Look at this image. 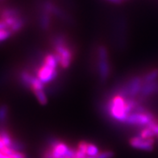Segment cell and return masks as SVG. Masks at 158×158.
<instances>
[{
  "mask_svg": "<svg viewBox=\"0 0 158 158\" xmlns=\"http://www.w3.org/2000/svg\"><path fill=\"white\" fill-rule=\"evenodd\" d=\"M58 60L53 53L46 55L43 64L37 70L36 77L44 84H47L53 81L57 76V65Z\"/></svg>",
  "mask_w": 158,
  "mask_h": 158,
  "instance_id": "6da1fadb",
  "label": "cell"
},
{
  "mask_svg": "<svg viewBox=\"0 0 158 158\" xmlns=\"http://www.w3.org/2000/svg\"><path fill=\"white\" fill-rule=\"evenodd\" d=\"M108 110L110 115L118 122L125 123L130 112L127 110L126 98L117 94L114 96L109 102Z\"/></svg>",
  "mask_w": 158,
  "mask_h": 158,
  "instance_id": "7a4b0ae2",
  "label": "cell"
},
{
  "mask_svg": "<svg viewBox=\"0 0 158 158\" xmlns=\"http://www.w3.org/2000/svg\"><path fill=\"white\" fill-rule=\"evenodd\" d=\"M143 85V77L135 76V77L130 79L127 83L125 84L124 86L122 88V89L119 91L118 94L122 95L126 98H135V96H137V94H140Z\"/></svg>",
  "mask_w": 158,
  "mask_h": 158,
  "instance_id": "3957f363",
  "label": "cell"
},
{
  "mask_svg": "<svg viewBox=\"0 0 158 158\" xmlns=\"http://www.w3.org/2000/svg\"><path fill=\"white\" fill-rule=\"evenodd\" d=\"M110 71L107 50L105 46L101 45L98 48V72L100 80L106 81L110 75Z\"/></svg>",
  "mask_w": 158,
  "mask_h": 158,
  "instance_id": "277c9868",
  "label": "cell"
},
{
  "mask_svg": "<svg viewBox=\"0 0 158 158\" xmlns=\"http://www.w3.org/2000/svg\"><path fill=\"white\" fill-rule=\"evenodd\" d=\"M155 120L156 118L153 114L148 110H145L143 112H131L127 117L125 123L145 127Z\"/></svg>",
  "mask_w": 158,
  "mask_h": 158,
  "instance_id": "5b68a950",
  "label": "cell"
},
{
  "mask_svg": "<svg viewBox=\"0 0 158 158\" xmlns=\"http://www.w3.org/2000/svg\"><path fill=\"white\" fill-rule=\"evenodd\" d=\"M154 143H155V140L153 138L143 139L139 136L132 137L129 140V143L132 148L147 151V152H151L153 150Z\"/></svg>",
  "mask_w": 158,
  "mask_h": 158,
  "instance_id": "8992f818",
  "label": "cell"
},
{
  "mask_svg": "<svg viewBox=\"0 0 158 158\" xmlns=\"http://www.w3.org/2000/svg\"><path fill=\"white\" fill-rule=\"evenodd\" d=\"M49 149L51 150L52 157L53 158H62L65 156L69 148L65 143L60 142L57 139H52L49 142Z\"/></svg>",
  "mask_w": 158,
  "mask_h": 158,
  "instance_id": "52a82bcc",
  "label": "cell"
},
{
  "mask_svg": "<svg viewBox=\"0 0 158 158\" xmlns=\"http://www.w3.org/2000/svg\"><path fill=\"white\" fill-rule=\"evenodd\" d=\"M156 93H158V81L143 84L139 94L143 97H148L151 94H156Z\"/></svg>",
  "mask_w": 158,
  "mask_h": 158,
  "instance_id": "ba28073f",
  "label": "cell"
},
{
  "mask_svg": "<svg viewBox=\"0 0 158 158\" xmlns=\"http://www.w3.org/2000/svg\"><path fill=\"white\" fill-rule=\"evenodd\" d=\"M13 141L14 140L12 139V138L10 137L8 132L5 131L4 129H2L1 135H0V149L5 148V147L10 148L12 145Z\"/></svg>",
  "mask_w": 158,
  "mask_h": 158,
  "instance_id": "9c48e42d",
  "label": "cell"
},
{
  "mask_svg": "<svg viewBox=\"0 0 158 158\" xmlns=\"http://www.w3.org/2000/svg\"><path fill=\"white\" fill-rule=\"evenodd\" d=\"M33 77V75L27 72V71H23L20 73V81L27 88H30V89L31 88V83H32Z\"/></svg>",
  "mask_w": 158,
  "mask_h": 158,
  "instance_id": "30bf717a",
  "label": "cell"
},
{
  "mask_svg": "<svg viewBox=\"0 0 158 158\" xmlns=\"http://www.w3.org/2000/svg\"><path fill=\"white\" fill-rule=\"evenodd\" d=\"M50 22H51L50 14L42 10L41 14H40V27H41L42 29H48L50 26Z\"/></svg>",
  "mask_w": 158,
  "mask_h": 158,
  "instance_id": "8fae6325",
  "label": "cell"
},
{
  "mask_svg": "<svg viewBox=\"0 0 158 158\" xmlns=\"http://www.w3.org/2000/svg\"><path fill=\"white\" fill-rule=\"evenodd\" d=\"M158 79V69H154L149 71L148 73H146L144 76H143V84L150 83L153 81H157Z\"/></svg>",
  "mask_w": 158,
  "mask_h": 158,
  "instance_id": "7c38bea8",
  "label": "cell"
},
{
  "mask_svg": "<svg viewBox=\"0 0 158 158\" xmlns=\"http://www.w3.org/2000/svg\"><path fill=\"white\" fill-rule=\"evenodd\" d=\"M19 11L15 8H6L3 9L1 13V19L2 18H7V17L19 16Z\"/></svg>",
  "mask_w": 158,
  "mask_h": 158,
  "instance_id": "4fadbf2b",
  "label": "cell"
},
{
  "mask_svg": "<svg viewBox=\"0 0 158 158\" xmlns=\"http://www.w3.org/2000/svg\"><path fill=\"white\" fill-rule=\"evenodd\" d=\"M155 135H156L155 132L148 127H143L139 134V137L143 138V139H150V138H153Z\"/></svg>",
  "mask_w": 158,
  "mask_h": 158,
  "instance_id": "5bb4252c",
  "label": "cell"
},
{
  "mask_svg": "<svg viewBox=\"0 0 158 158\" xmlns=\"http://www.w3.org/2000/svg\"><path fill=\"white\" fill-rule=\"evenodd\" d=\"M34 94H35V98H37L38 102L41 105H45L48 102V98L47 95L44 93V90H35L33 91Z\"/></svg>",
  "mask_w": 158,
  "mask_h": 158,
  "instance_id": "9a60e30c",
  "label": "cell"
},
{
  "mask_svg": "<svg viewBox=\"0 0 158 158\" xmlns=\"http://www.w3.org/2000/svg\"><path fill=\"white\" fill-rule=\"evenodd\" d=\"M24 24H25V20L22 18V17H20V18H19V19H18V20H17L16 22L12 25V26H11V27H10L9 30L12 32V34L16 33V32L19 31V30H21L22 28H23Z\"/></svg>",
  "mask_w": 158,
  "mask_h": 158,
  "instance_id": "2e32d148",
  "label": "cell"
},
{
  "mask_svg": "<svg viewBox=\"0 0 158 158\" xmlns=\"http://www.w3.org/2000/svg\"><path fill=\"white\" fill-rule=\"evenodd\" d=\"M99 153V149L95 144L91 143H88L87 151H86V154L87 156H95Z\"/></svg>",
  "mask_w": 158,
  "mask_h": 158,
  "instance_id": "e0dca14e",
  "label": "cell"
},
{
  "mask_svg": "<svg viewBox=\"0 0 158 158\" xmlns=\"http://www.w3.org/2000/svg\"><path fill=\"white\" fill-rule=\"evenodd\" d=\"M114 153L112 151H104V152H99L95 156H87V158H113Z\"/></svg>",
  "mask_w": 158,
  "mask_h": 158,
  "instance_id": "ac0fdd59",
  "label": "cell"
},
{
  "mask_svg": "<svg viewBox=\"0 0 158 158\" xmlns=\"http://www.w3.org/2000/svg\"><path fill=\"white\" fill-rule=\"evenodd\" d=\"M11 35H12V32L9 29L0 30V40L3 42L4 40L8 39Z\"/></svg>",
  "mask_w": 158,
  "mask_h": 158,
  "instance_id": "d6986e66",
  "label": "cell"
},
{
  "mask_svg": "<svg viewBox=\"0 0 158 158\" xmlns=\"http://www.w3.org/2000/svg\"><path fill=\"white\" fill-rule=\"evenodd\" d=\"M6 116H7V106H6V105H2L1 110H0V118H1V123H2V124L6 120Z\"/></svg>",
  "mask_w": 158,
  "mask_h": 158,
  "instance_id": "ffe728a7",
  "label": "cell"
},
{
  "mask_svg": "<svg viewBox=\"0 0 158 158\" xmlns=\"http://www.w3.org/2000/svg\"><path fill=\"white\" fill-rule=\"evenodd\" d=\"M11 157L12 158H26V156H25V154L23 153L22 152L15 151V152H14V153L12 154Z\"/></svg>",
  "mask_w": 158,
  "mask_h": 158,
  "instance_id": "44dd1931",
  "label": "cell"
},
{
  "mask_svg": "<svg viewBox=\"0 0 158 158\" xmlns=\"http://www.w3.org/2000/svg\"><path fill=\"white\" fill-rule=\"evenodd\" d=\"M107 1L113 2V3H115V4H119V3L123 2V0H107Z\"/></svg>",
  "mask_w": 158,
  "mask_h": 158,
  "instance_id": "7402d4cb",
  "label": "cell"
},
{
  "mask_svg": "<svg viewBox=\"0 0 158 158\" xmlns=\"http://www.w3.org/2000/svg\"><path fill=\"white\" fill-rule=\"evenodd\" d=\"M0 158H12V157L10 156H7V155H5V154L1 152V153H0Z\"/></svg>",
  "mask_w": 158,
  "mask_h": 158,
  "instance_id": "603a6c76",
  "label": "cell"
},
{
  "mask_svg": "<svg viewBox=\"0 0 158 158\" xmlns=\"http://www.w3.org/2000/svg\"><path fill=\"white\" fill-rule=\"evenodd\" d=\"M1 1H4V0H1Z\"/></svg>",
  "mask_w": 158,
  "mask_h": 158,
  "instance_id": "cb8c5ba5",
  "label": "cell"
}]
</instances>
